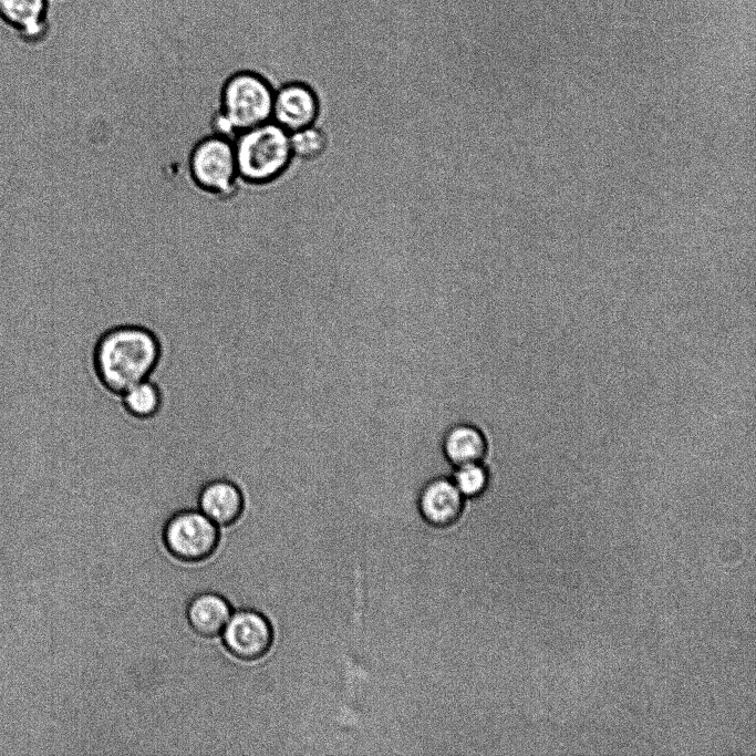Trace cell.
<instances>
[{"label": "cell", "mask_w": 756, "mask_h": 756, "mask_svg": "<svg viewBox=\"0 0 756 756\" xmlns=\"http://www.w3.org/2000/svg\"><path fill=\"white\" fill-rule=\"evenodd\" d=\"M164 358V345L156 332L136 323H122L103 331L91 356L99 385L118 397L134 384L153 377Z\"/></svg>", "instance_id": "cell-1"}, {"label": "cell", "mask_w": 756, "mask_h": 756, "mask_svg": "<svg viewBox=\"0 0 756 756\" xmlns=\"http://www.w3.org/2000/svg\"><path fill=\"white\" fill-rule=\"evenodd\" d=\"M273 82L263 73L238 69L221 77L211 133L234 138L244 131L271 121Z\"/></svg>", "instance_id": "cell-2"}, {"label": "cell", "mask_w": 756, "mask_h": 756, "mask_svg": "<svg viewBox=\"0 0 756 756\" xmlns=\"http://www.w3.org/2000/svg\"><path fill=\"white\" fill-rule=\"evenodd\" d=\"M241 186L266 188L288 179L292 154L289 133L269 121L234 138Z\"/></svg>", "instance_id": "cell-3"}, {"label": "cell", "mask_w": 756, "mask_h": 756, "mask_svg": "<svg viewBox=\"0 0 756 756\" xmlns=\"http://www.w3.org/2000/svg\"><path fill=\"white\" fill-rule=\"evenodd\" d=\"M187 175L191 185L205 196L230 199L241 187L234 141L209 133L194 143L187 155Z\"/></svg>", "instance_id": "cell-4"}, {"label": "cell", "mask_w": 756, "mask_h": 756, "mask_svg": "<svg viewBox=\"0 0 756 756\" xmlns=\"http://www.w3.org/2000/svg\"><path fill=\"white\" fill-rule=\"evenodd\" d=\"M219 526L198 508L174 512L163 528V541L172 556L185 562L209 558L217 549Z\"/></svg>", "instance_id": "cell-5"}, {"label": "cell", "mask_w": 756, "mask_h": 756, "mask_svg": "<svg viewBox=\"0 0 756 756\" xmlns=\"http://www.w3.org/2000/svg\"><path fill=\"white\" fill-rule=\"evenodd\" d=\"M221 634L226 649L242 661L261 659L273 642V630L269 620L250 608L232 612Z\"/></svg>", "instance_id": "cell-6"}, {"label": "cell", "mask_w": 756, "mask_h": 756, "mask_svg": "<svg viewBox=\"0 0 756 756\" xmlns=\"http://www.w3.org/2000/svg\"><path fill=\"white\" fill-rule=\"evenodd\" d=\"M318 113V97L308 84L286 81L275 87L271 121L288 133L313 125Z\"/></svg>", "instance_id": "cell-7"}, {"label": "cell", "mask_w": 756, "mask_h": 756, "mask_svg": "<svg viewBox=\"0 0 756 756\" xmlns=\"http://www.w3.org/2000/svg\"><path fill=\"white\" fill-rule=\"evenodd\" d=\"M197 508L219 527L235 525L246 508V495L237 480L215 477L197 493Z\"/></svg>", "instance_id": "cell-8"}, {"label": "cell", "mask_w": 756, "mask_h": 756, "mask_svg": "<svg viewBox=\"0 0 756 756\" xmlns=\"http://www.w3.org/2000/svg\"><path fill=\"white\" fill-rule=\"evenodd\" d=\"M464 498L451 478L441 476L424 485L418 495V509L426 522L445 528L459 519Z\"/></svg>", "instance_id": "cell-9"}, {"label": "cell", "mask_w": 756, "mask_h": 756, "mask_svg": "<svg viewBox=\"0 0 756 756\" xmlns=\"http://www.w3.org/2000/svg\"><path fill=\"white\" fill-rule=\"evenodd\" d=\"M0 18L30 43L49 34V0H0Z\"/></svg>", "instance_id": "cell-10"}, {"label": "cell", "mask_w": 756, "mask_h": 756, "mask_svg": "<svg viewBox=\"0 0 756 756\" xmlns=\"http://www.w3.org/2000/svg\"><path fill=\"white\" fill-rule=\"evenodd\" d=\"M231 613L228 600L211 591L194 596L186 608V618L190 628L205 638L220 634Z\"/></svg>", "instance_id": "cell-11"}, {"label": "cell", "mask_w": 756, "mask_h": 756, "mask_svg": "<svg viewBox=\"0 0 756 756\" xmlns=\"http://www.w3.org/2000/svg\"><path fill=\"white\" fill-rule=\"evenodd\" d=\"M445 458L454 466L483 462L488 442L481 429L468 423L452 426L443 441Z\"/></svg>", "instance_id": "cell-12"}, {"label": "cell", "mask_w": 756, "mask_h": 756, "mask_svg": "<svg viewBox=\"0 0 756 756\" xmlns=\"http://www.w3.org/2000/svg\"><path fill=\"white\" fill-rule=\"evenodd\" d=\"M118 398L125 414L141 422L156 418L165 405V393L153 377L128 387Z\"/></svg>", "instance_id": "cell-13"}, {"label": "cell", "mask_w": 756, "mask_h": 756, "mask_svg": "<svg viewBox=\"0 0 756 756\" xmlns=\"http://www.w3.org/2000/svg\"><path fill=\"white\" fill-rule=\"evenodd\" d=\"M289 141L292 158L298 162L315 160L327 148V136L314 125L289 133Z\"/></svg>", "instance_id": "cell-14"}, {"label": "cell", "mask_w": 756, "mask_h": 756, "mask_svg": "<svg viewBox=\"0 0 756 756\" xmlns=\"http://www.w3.org/2000/svg\"><path fill=\"white\" fill-rule=\"evenodd\" d=\"M451 479L465 498H476L487 489L489 472L483 462L468 463L455 466Z\"/></svg>", "instance_id": "cell-15"}]
</instances>
